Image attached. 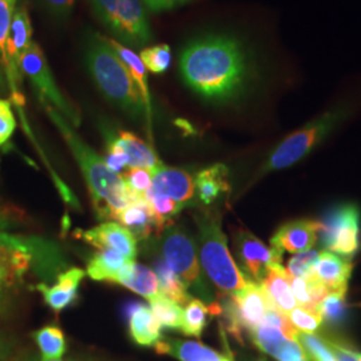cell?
<instances>
[{
    "label": "cell",
    "instance_id": "1",
    "mask_svg": "<svg viewBox=\"0 0 361 361\" xmlns=\"http://www.w3.org/2000/svg\"><path fill=\"white\" fill-rule=\"evenodd\" d=\"M180 75L188 87L210 102H228L245 90L252 61L245 44L229 34H207L180 54Z\"/></svg>",
    "mask_w": 361,
    "mask_h": 361
},
{
    "label": "cell",
    "instance_id": "2",
    "mask_svg": "<svg viewBox=\"0 0 361 361\" xmlns=\"http://www.w3.org/2000/svg\"><path fill=\"white\" fill-rule=\"evenodd\" d=\"M67 265L61 246L51 240L0 231V310L31 274L52 280L66 271Z\"/></svg>",
    "mask_w": 361,
    "mask_h": 361
},
{
    "label": "cell",
    "instance_id": "3",
    "mask_svg": "<svg viewBox=\"0 0 361 361\" xmlns=\"http://www.w3.org/2000/svg\"><path fill=\"white\" fill-rule=\"evenodd\" d=\"M44 109L52 123L62 134L80 168L90 192L97 217L104 221L116 219V216L131 202L122 176L107 168L104 158L78 135L74 128L56 110L49 106H44Z\"/></svg>",
    "mask_w": 361,
    "mask_h": 361
},
{
    "label": "cell",
    "instance_id": "4",
    "mask_svg": "<svg viewBox=\"0 0 361 361\" xmlns=\"http://www.w3.org/2000/svg\"><path fill=\"white\" fill-rule=\"evenodd\" d=\"M85 58L91 78L104 98L133 118L146 114L141 92L129 70L104 42L102 35H91L86 43Z\"/></svg>",
    "mask_w": 361,
    "mask_h": 361
},
{
    "label": "cell",
    "instance_id": "5",
    "mask_svg": "<svg viewBox=\"0 0 361 361\" xmlns=\"http://www.w3.org/2000/svg\"><path fill=\"white\" fill-rule=\"evenodd\" d=\"M194 221L198 229V250L202 269L222 295L232 296L250 280L246 279L231 255L219 216L198 212L194 214Z\"/></svg>",
    "mask_w": 361,
    "mask_h": 361
},
{
    "label": "cell",
    "instance_id": "6",
    "mask_svg": "<svg viewBox=\"0 0 361 361\" xmlns=\"http://www.w3.org/2000/svg\"><path fill=\"white\" fill-rule=\"evenodd\" d=\"M347 111L344 109H335L314 118L304 128L288 135L269 155L259 174H268L290 168L302 158L310 154L324 140L337 128V125L345 118Z\"/></svg>",
    "mask_w": 361,
    "mask_h": 361
},
{
    "label": "cell",
    "instance_id": "7",
    "mask_svg": "<svg viewBox=\"0 0 361 361\" xmlns=\"http://www.w3.org/2000/svg\"><path fill=\"white\" fill-rule=\"evenodd\" d=\"M158 237L161 258L180 277L186 289L198 295L202 301L214 302L204 280L194 241L188 232L173 224Z\"/></svg>",
    "mask_w": 361,
    "mask_h": 361
},
{
    "label": "cell",
    "instance_id": "8",
    "mask_svg": "<svg viewBox=\"0 0 361 361\" xmlns=\"http://www.w3.org/2000/svg\"><path fill=\"white\" fill-rule=\"evenodd\" d=\"M92 11L116 38L141 47L152 40L142 0H90Z\"/></svg>",
    "mask_w": 361,
    "mask_h": 361
},
{
    "label": "cell",
    "instance_id": "9",
    "mask_svg": "<svg viewBox=\"0 0 361 361\" xmlns=\"http://www.w3.org/2000/svg\"><path fill=\"white\" fill-rule=\"evenodd\" d=\"M19 71L28 78L43 106L56 110L74 128L80 125V116L77 107L66 99L62 91L56 86L51 68L38 43L32 42L22 55L19 61Z\"/></svg>",
    "mask_w": 361,
    "mask_h": 361
},
{
    "label": "cell",
    "instance_id": "10",
    "mask_svg": "<svg viewBox=\"0 0 361 361\" xmlns=\"http://www.w3.org/2000/svg\"><path fill=\"white\" fill-rule=\"evenodd\" d=\"M360 207L341 204L332 207L319 221V240L324 250L341 257L352 258L360 249Z\"/></svg>",
    "mask_w": 361,
    "mask_h": 361
},
{
    "label": "cell",
    "instance_id": "11",
    "mask_svg": "<svg viewBox=\"0 0 361 361\" xmlns=\"http://www.w3.org/2000/svg\"><path fill=\"white\" fill-rule=\"evenodd\" d=\"M273 308L259 285L249 281L232 296L225 297L221 304L222 313L229 324V331L240 340L243 329L252 332L262 323L268 310ZM221 313V314H222Z\"/></svg>",
    "mask_w": 361,
    "mask_h": 361
},
{
    "label": "cell",
    "instance_id": "12",
    "mask_svg": "<svg viewBox=\"0 0 361 361\" xmlns=\"http://www.w3.org/2000/svg\"><path fill=\"white\" fill-rule=\"evenodd\" d=\"M235 253L240 269L246 279L261 284L274 265H281L284 253L273 246H267L258 237L247 231H238L234 237Z\"/></svg>",
    "mask_w": 361,
    "mask_h": 361
},
{
    "label": "cell",
    "instance_id": "13",
    "mask_svg": "<svg viewBox=\"0 0 361 361\" xmlns=\"http://www.w3.org/2000/svg\"><path fill=\"white\" fill-rule=\"evenodd\" d=\"M74 235L78 240L97 249H110L134 261L137 257V240L116 221H104L87 231L77 229Z\"/></svg>",
    "mask_w": 361,
    "mask_h": 361
},
{
    "label": "cell",
    "instance_id": "14",
    "mask_svg": "<svg viewBox=\"0 0 361 361\" xmlns=\"http://www.w3.org/2000/svg\"><path fill=\"white\" fill-rule=\"evenodd\" d=\"M319 240V222L312 219H293L281 225L271 235V246L280 252L300 253L313 249Z\"/></svg>",
    "mask_w": 361,
    "mask_h": 361
},
{
    "label": "cell",
    "instance_id": "15",
    "mask_svg": "<svg viewBox=\"0 0 361 361\" xmlns=\"http://www.w3.org/2000/svg\"><path fill=\"white\" fill-rule=\"evenodd\" d=\"M152 176L150 190L166 195L183 207L193 200L195 194L194 178L188 171L169 168L161 164L154 171H152Z\"/></svg>",
    "mask_w": 361,
    "mask_h": 361
},
{
    "label": "cell",
    "instance_id": "16",
    "mask_svg": "<svg viewBox=\"0 0 361 361\" xmlns=\"http://www.w3.org/2000/svg\"><path fill=\"white\" fill-rule=\"evenodd\" d=\"M85 277V271L73 267L58 274L55 279V284L49 285L46 283H39L35 288L43 296L44 302L54 312L61 313L62 310L68 308L75 300H78L79 286Z\"/></svg>",
    "mask_w": 361,
    "mask_h": 361
},
{
    "label": "cell",
    "instance_id": "17",
    "mask_svg": "<svg viewBox=\"0 0 361 361\" xmlns=\"http://www.w3.org/2000/svg\"><path fill=\"white\" fill-rule=\"evenodd\" d=\"M32 44V26L26 8H20L13 13L11 26L6 43V62L10 79L15 86V79L19 75V61L27 49Z\"/></svg>",
    "mask_w": 361,
    "mask_h": 361
},
{
    "label": "cell",
    "instance_id": "18",
    "mask_svg": "<svg viewBox=\"0 0 361 361\" xmlns=\"http://www.w3.org/2000/svg\"><path fill=\"white\" fill-rule=\"evenodd\" d=\"M352 271V259L341 257L328 250H322L313 276L326 288L328 292L347 290Z\"/></svg>",
    "mask_w": 361,
    "mask_h": 361
},
{
    "label": "cell",
    "instance_id": "19",
    "mask_svg": "<svg viewBox=\"0 0 361 361\" xmlns=\"http://www.w3.org/2000/svg\"><path fill=\"white\" fill-rule=\"evenodd\" d=\"M129 335L140 347H154L162 338V326L157 322L149 305L133 302L126 308Z\"/></svg>",
    "mask_w": 361,
    "mask_h": 361
},
{
    "label": "cell",
    "instance_id": "20",
    "mask_svg": "<svg viewBox=\"0 0 361 361\" xmlns=\"http://www.w3.org/2000/svg\"><path fill=\"white\" fill-rule=\"evenodd\" d=\"M290 280L292 277L281 264L271 268L261 284H258L269 300L271 307L285 316L297 308L296 300L290 288Z\"/></svg>",
    "mask_w": 361,
    "mask_h": 361
},
{
    "label": "cell",
    "instance_id": "21",
    "mask_svg": "<svg viewBox=\"0 0 361 361\" xmlns=\"http://www.w3.org/2000/svg\"><path fill=\"white\" fill-rule=\"evenodd\" d=\"M109 146H114L128 157V169L141 168L154 171L162 164L153 149L130 131H119L116 137L109 141Z\"/></svg>",
    "mask_w": 361,
    "mask_h": 361
},
{
    "label": "cell",
    "instance_id": "22",
    "mask_svg": "<svg viewBox=\"0 0 361 361\" xmlns=\"http://www.w3.org/2000/svg\"><path fill=\"white\" fill-rule=\"evenodd\" d=\"M114 284L122 285L149 301L161 295L155 271L135 261H129L122 267L116 274Z\"/></svg>",
    "mask_w": 361,
    "mask_h": 361
},
{
    "label": "cell",
    "instance_id": "23",
    "mask_svg": "<svg viewBox=\"0 0 361 361\" xmlns=\"http://www.w3.org/2000/svg\"><path fill=\"white\" fill-rule=\"evenodd\" d=\"M129 231L137 241H145L153 234L158 235L154 216L146 200H133L116 219Z\"/></svg>",
    "mask_w": 361,
    "mask_h": 361
},
{
    "label": "cell",
    "instance_id": "24",
    "mask_svg": "<svg viewBox=\"0 0 361 361\" xmlns=\"http://www.w3.org/2000/svg\"><path fill=\"white\" fill-rule=\"evenodd\" d=\"M154 349L159 355H169L180 361H226L229 359L201 343L180 338H161Z\"/></svg>",
    "mask_w": 361,
    "mask_h": 361
},
{
    "label": "cell",
    "instance_id": "25",
    "mask_svg": "<svg viewBox=\"0 0 361 361\" xmlns=\"http://www.w3.org/2000/svg\"><path fill=\"white\" fill-rule=\"evenodd\" d=\"M228 174L229 170L222 164H216L197 173L194 186L200 201L204 205H212L222 194L229 193L231 185Z\"/></svg>",
    "mask_w": 361,
    "mask_h": 361
},
{
    "label": "cell",
    "instance_id": "26",
    "mask_svg": "<svg viewBox=\"0 0 361 361\" xmlns=\"http://www.w3.org/2000/svg\"><path fill=\"white\" fill-rule=\"evenodd\" d=\"M102 38L111 47V50L116 52V56L122 61V63L126 66V68L129 70L130 75L133 78V80L135 82L140 92H141L145 109H146V116H147V121L150 122L152 102H150L149 85H147V73H146V67L143 66L140 55H137L135 52L130 50L129 47L123 46L122 43L116 42V39L107 38L104 35H102Z\"/></svg>",
    "mask_w": 361,
    "mask_h": 361
},
{
    "label": "cell",
    "instance_id": "27",
    "mask_svg": "<svg viewBox=\"0 0 361 361\" xmlns=\"http://www.w3.org/2000/svg\"><path fill=\"white\" fill-rule=\"evenodd\" d=\"M129 261L130 259L116 250L98 249L87 259L86 273L94 281L114 284L118 271Z\"/></svg>",
    "mask_w": 361,
    "mask_h": 361
},
{
    "label": "cell",
    "instance_id": "28",
    "mask_svg": "<svg viewBox=\"0 0 361 361\" xmlns=\"http://www.w3.org/2000/svg\"><path fill=\"white\" fill-rule=\"evenodd\" d=\"M221 313V304L212 302L210 305H207L205 301H202L201 298H192L185 305L180 331L183 335L200 337L207 328L209 316Z\"/></svg>",
    "mask_w": 361,
    "mask_h": 361
},
{
    "label": "cell",
    "instance_id": "29",
    "mask_svg": "<svg viewBox=\"0 0 361 361\" xmlns=\"http://www.w3.org/2000/svg\"><path fill=\"white\" fill-rule=\"evenodd\" d=\"M155 274L158 277L159 293L169 300L174 301L178 305H186L192 296L182 283L180 277L169 268L162 258H157L154 261Z\"/></svg>",
    "mask_w": 361,
    "mask_h": 361
},
{
    "label": "cell",
    "instance_id": "30",
    "mask_svg": "<svg viewBox=\"0 0 361 361\" xmlns=\"http://www.w3.org/2000/svg\"><path fill=\"white\" fill-rule=\"evenodd\" d=\"M290 288L296 300L297 307L316 310L320 301L328 293L326 288L319 280L312 277H292Z\"/></svg>",
    "mask_w": 361,
    "mask_h": 361
},
{
    "label": "cell",
    "instance_id": "31",
    "mask_svg": "<svg viewBox=\"0 0 361 361\" xmlns=\"http://www.w3.org/2000/svg\"><path fill=\"white\" fill-rule=\"evenodd\" d=\"M34 340L38 345L43 360H61L66 353L63 331L56 325H47L34 332Z\"/></svg>",
    "mask_w": 361,
    "mask_h": 361
},
{
    "label": "cell",
    "instance_id": "32",
    "mask_svg": "<svg viewBox=\"0 0 361 361\" xmlns=\"http://www.w3.org/2000/svg\"><path fill=\"white\" fill-rule=\"evenodd\" d=\"M147 205L150 207L153 216H154L155 224H157V231L158 235L164 232L168 226L174 224V219L180 213L183 209V205L178 202L173 201L166 195L155 193L153 190H149L146 195Z\"/></svg>",
    "mask_w": 361,
    "mask_h": 361
},
{
    "label": "cell",
    "instance_id": "33",
    "mask_svg": "<svg viewBox=\"0 0 361 361\" xmlns=\"http://www.w3.org/2000/svg\"><path fill=\"white\" fill-rule=\"evenodd\" d=\"M149 304L157 322L162 328L174 329V331L180 329L182 319H183V310L180 305L162 295L152 298Z\"/></svg>",
    "mask_w": 361,
    "mask_h": 361
},
{
    "label": "cell",
    "instance_id": "34",
    "mask_svg": "<svg viewBox=\"0 0 361 361\" xmlns=\"http://www.w3.org/2000/svg\"><path fill=\"white\" fill-rule=\"evenodd\" d=\"M249 335L252 337L253 344L261 352L269 355L271 357H274L279 353V350L283 348L285 341L288 340V337L280 329L265 323L259 324L255 331L249 332Z\"/></svg>",
    "mask_w": 361,
    "mask_h": 361
},
{
    "label": "cell",
    "instance_id": "35",
    "mask_svg": "<svg viewBox=\"0 0 361 361\" xmlns=\"http://www.w3.org/2000/svg\"><path fill=\"white\" fill-rule=\"evenodd\" d=\"M347 290H334L328 292L320 304L317 305V312L328 323H341L347 316Z\"/></svg>",
    "mask_w": 361,
    "mask_h": 361
},
{
    "label": "cell",
    "instance_id": "36",
    "mask_svg": "<svg viewBox=\"0 0 361 361\" xmlns=\"http://www.w3.org/2000/svg\"><path fill=\"white\" fill-rule=\"evenodd\" d=\"M293 341L301 345L312 361H338L328 343L319 336L297 331Z\"/></svg>",
    "mask_w": 361,
    "mask_h": 361
},
{
    "label": "cell",
    "instance_id": "37",
    "mask_svg": "<svg viewBox=\"0 0 361 361\" xmlns=\"http://www.w3.org/2000/svg\"><path fill=\"white\" fill-rule=\"evenodd\" d=\"M152 171L147 169H129L123 173L122 178L128 188L131 201L133 200H146V195L152 188Z\"/></svg>",
    "mask_w": 361,
    "mask_h": 361
},
{
    "label": "cell",
    "instance_id": "38",
    "mask_svg": "<svg viewBox=\"0 0 361 361\" xmlns=\"http://www.w3.org/2000/svg\"><path fill=\"white\" fill-rule=\"evenodd\" d=\"M140 58L146 70L153 74H162L171 63V50L168 44H157L143 49L140 54Z\"/></svg>",
    "mask_w": 361,
    "mask_h": 361
},
{
    "label": "cell",
    "instance_id": "39",
    "mask_svg": "<svg viewBox=\"0 0 361 361\" xmlns=\"http://www.w3.org/2000/svg\"><path fill=\"white\" fill-rule=\"evenodd\" d=\"M320 250L310 249L296 253L288 261L286 271L290 277H312Z\"/></svg>",
    "mask_w": 361,
    "mask_h": 361
},
{
    "label": "cell",
    "instance_id": "40",
    "mask_svg": "<svg viewBox=\"0 0 361 361\" xmlns=\"http://www.w3.org/2000/svg\"><path fill=\"white\" fill-rule=\"evenodd\" d=\"M286 317L296 331L304 334L317 332L324 323L323 317L319 314L317 310H305L300 307L292 310Z\"/></svg>",
    "mask_w": 361,
    "mask_h": 361
},
{
    "label": "cell",
    "instance_id": "41",
    "mask_svg": "<svg viewBox=\"0 0 361 361\" xmlns=\"http://www.w3.org/2000/svg\"><path fill=\"white\" fill-rule=\"evenodd\" d=\"M16 0H0V56L6 62V43L11 26Z\"/></svg>",
    "mask_w": 361,
    "mask_h": 361
},
{
    "label": "cell",
    "instance_id": "42",
    "mask_svg": "<svg viewBox=\"0 0 361 361\" xmlns=\"http://www.w3.org/2000/svg\"><path fill=\"white\" fill-rule=\"evenodd\" d=\"M16 129V119L11 102L0 99V147L10 141Z\"/></svg>",
    "mask_w": 361,
    "mask_h": 361
},
{
    "label": "cell",
    "instance_id": "43",
    "mask_svg": "<svg viewBox=\"0 0 361 361\" xmlns=\"http://www.w3.org/2000/svg\"><path fill=\"white\" fill-rule=\"evenodd\" d=\"M277 361H312L305 350L293 340H286L283 348L274 356Z\"/></svg>",
    "mask_w": 361,
    "mask_h": 361
},
{
    "label": "cell",
    "instance_id": "44",
    "mask_svg": "<svg viewBox=\"0 0 361 361\" xmlns=\"http://www.w3.org/2000/svg\"><path fill=\"white\" fill-rule=\"evenodd\" d=\"M104 162L107 168L119 176L122 171H125V169L128 168V157L114 146H109Z\"/></svg>",
    "mask_w": 361,
    "mask_h": 361
},
{
    "label": "cell",
    "instance_id": "45",
    "mask_svg": "<svg viewBox=\"0 0 361 361\" xmlns=\"http://www.w3.org/2000/svg\"><path fill=\"white\" fill-rule=\"evenodd\" d=\"M44 8L56 18H66L71 13L75 0H39Z\"/></svg>",
    "mask_w": 361,
    "mask_h": 361
},
{
    "label": "cell",
    "instance_id": "46",
    "mask_svg": "<svg viewBox=\"0 0 361 361\" xmlns=\"http://www.w3.org/2000/svg\"><path fill=\"white\" fill-rule=\"evenodd\" d=\"M18 228H20L19 216L13 212V209L0 204V231L11 232Z\"/></svg>",
    "mask_w": 361,
    "mask_h": 361
},
{
    "label": "cell",
    "instance_id": "47",
    "mask_svg": "<svg viewBox=\"0 0 361 361\" xmlns=\"http://www.w3.org/2000/svg\"><path fill=\"white\" fill-rule=\"evenodd\" d=\"M142 1L150 11L162 13V11H170V10L182 7L185 4L192 3L194 0H142Z\"/></svg>",
    "mask_w": 361,
    "mask_h": 361
},
{
    "label": "cell",
    "instance_id": "48",
    "mask_svg": "<svg viewBox=\"0 0 361 361\" xmlns=\"http://www.w3.org/2000/svg\"><path fill=\"white\" fill-rule=\"evenodd\" d=\"M328 343V345L332 348V350L335 352L336 357H337V360L338 361H357L350 353L348 352V349L347 347H344V345H341V344H338V343H335V341H326Z\"/></svg>",
    "mask_w": 361,
    "mask_h": 361
},
{
    "label": "cell",
    "instance_id": "49",
    "mask_svg": "<svg viewBox=\"0 0 361 361\" xmlns=\"http://www.w3.org/2000/svg\"><path fill=\"white\" fill-rule=\"evenodd\" d=\"M13 350L11 343L0 334V361L6 360Z\"/></svg>",
    "mask_w": 361,
    "mask_h": 361
},
{
    "label": "cell",
    "instance_id": "50",
    "mask_svg": "<svg viewBox=\"0 0 361 361\" xmlns=\"http://www.w3.org/2000/svg\"><path fill=\"white\" fill-rule=\"evenodd\" d=\"M347 349H348L349 353H350L356 360L361 361V352H359V350H353V349L348 348V347H347Z\"/></svg>",
    "mask_w": 361,
    "mask_h": 361
},
{
    "label": "cell",
    "instance_id": "51",
    "mask_svg": "<svg viewBox=\"0 0 361 361\" xmlns=\"http://www.w3.org/2000/svg\"><path fill=\"white\" fill-rule=\"evenodd\" d=\"M244 361H267L265 359H261V357H246L245 360Z\"/></svg>",
    "mask_w": 361,
    "mask_h": 361
},
{
    "label": "cell",
    "instance_id": "52",
    "mask_svg": "<svg viewBox=\"0 0 361 361\" xmlns=\"http://www.w3.org/2000/svg\"><path fill=\"white\" fill-rule=\"evenodd\" d=\"M39 361H65V360H43V359H42V360H39Z\"/></svg>",
    "mask_w": 361,
    "mask_h": 361
},
{
    "label": "cell",
    "instance_id": "53",
    "mask_svg": "<svg viewBox=\"0 0 361 361\" xmlns=\"http://www.w3.org/2000/svg\"><path fill=\"white\" fill-rule=\"evenodd\" d=\"M226 361H232V359H228Z\"/></svg>",
    "mask_w": 361,
    "mask_h": 361
}]
</instances>
